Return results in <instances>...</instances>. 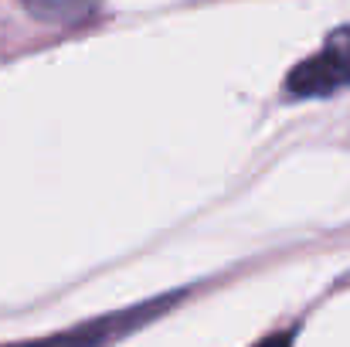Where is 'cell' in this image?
I'll return each mask as SVG.
<instances>
[{
	"mask_svg": "<svg viewBox=\"0 0 350 347\" xmlns=\"http://www.w3.org/2000/svg\"><path fill=\"white\" fill-rule=\"evenodd\" d=\"M344 89H350V24L337 27L320 51L303 58L286 79L293 99H327Z\"/></svg>",
	"mask_w": 350,
	"mask_h": 347,
	"instance_id": "cell-1",
	"label": "cell"
},
{
	"mask_svg": "<svg viewBox=\"0 0 350 347\" xmlns=\"http://www.w3.org/2000/svg\"><path fill=\"white\" fill-rule=\"evenodd\" d=\"M122 324H129V320L113 317V320H103V324H92V327H79L72 334H58V337H48V341H38V344H21V347H103L109 337H116Z\"/></svg>",
	"mask_w": 350,
	"mask_h": 347,
	"instance_id": "cell-3",
	"label": "cell"
},
{
	"mask_svg": "<svg viewBox=\"0 0 350 347\" xmlns=\"http://www.w3.org/2000/svg\"><path fill=\"white\" fill-rule=\"evenodd\" d=\"M24 10L41 21V24H58V27H72V24H82L85 17H92L103 0H21Z\"/></svg>",
	"mask_w": 350,
	"mask_h": 347,
	"instance_id": "cell-2",
	"label": "cell"
},
{
	"mask_svg": "<svg viewBox=\"0 0 350 347\" xmlns=\"http://www.w3.org/2000/svg\"><path fill=\"white\" fill-rule=\"evenodd\" d=\"M255 347H293V331H279V334H269L265 341H258Z\"/></svg>",
	"mask_w": 350,
	"mask_h": 347,
	"instance_id": "cell-4",
	"label": "cell"
}]
</instances>
